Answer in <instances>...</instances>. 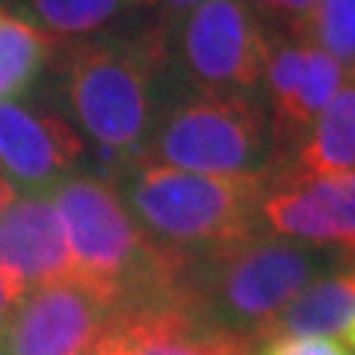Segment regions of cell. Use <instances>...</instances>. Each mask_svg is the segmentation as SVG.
Here are the masks:
<instances>
[{"label":"cell","mask_w":355,"mask_h":355,"mask_svg":"<svg viewBox=\"0 0 355 355\" xmlns=\"http://www.w3.org/2000/svg\"><path fill=\"white\" fill-rule=\"evenodd\" d=\"M349 263L335 249L258 231L210 252H169L163 302L258 343L299 293Z\"/></svg>","instance_id":"1"},{"label":"cell","mask_w":355,"mask_h":355,"mask_svg":"<svg viewBox=\"0 0 355 355\" xmlns=\"http://www.w3.org/2000/svg\"><path fill=\"white\" fill-rule=\"evenodd\" d=\"M60 77L71 119L104 154L113 175L146 157L154 121L169 98L160 21L128 36L104 33L74 42Z\"/></svg>","instance_id":"2"},{"label":"cell","mask_w":355,"mask_h":355,"mask_svg":"<svg viewBox=\"0 0 355 355\" xmlns=\"http://www.w3.org/2000/svg\"><path fill=\"white\" fill-rule=\"evenodd\" d=\"M119 196L154 246L210 252L258 231L266 178H222L137 160L113 175Z\"/></svg>","instance_id":"3"},{"label":"cell","mask_w":355,"mask_h":355,"mask_svg":"<svg viewBox=\"0 0 355 355\" xmlns=\"http://www.w3.org/2000/svg\"><path fill=\"white\" fill-rule=\"evenodd\" d=\"M74 261V282L107 296L116 311L157 293L160 246L142 234L113 178L74 172L48 190Z\"/></svg>","instance_id":"4"},{"label":"cell","mask_w":355,"mask_h":355,"mask_svg":"<svg viewBox=\"0 0 355 355\" xmlns=\"http://www.w3.org/2000/svg\"><path fill=\"white\" fill-rule=\"evenodd\" d=\"M142 160L198 175L266 178L275 148L263 92H169Z\"/></svg>","instance_id":"5"},{"label":"cell","mask_w":355,"mask_h":355,"mask_svg":"<svg viewBox=\"0 0 355 355\" xmlns=\"http://www.w3.org/2000/svg\"><path fill=\"white\" fill-rule=\"evenodd\" d=\"M169 92H258L270 57V27L246 0H202L160 18Z\"/></svg>","instance_id":"6"},{"label":"cell","mask_w":355,"mask_h":355,"mask_svg":"<svg viewBox=\"0 0 355 355\" xmlns=\"http://www.w3.org/2000/svg\"><path fill=\"white\" fill-rule=\"evenodd\" d=\"M113 314V302L83 282L33 287L0 326L6 355H89Z\"/></svg>","instance_id":"7"},{"label":"cell","mask_w":355,"mask_h":355,"mask_svg":"<svg viewBox=\"0 0 355 355\" xmlns=\"http://www.w3.org/2000/svg\"><path fill=\"white\" fill-rule=\"evenodd\" d=\"M261 222L272 234L335 249L355 263V172L266 181Z\"/></svg>","instance_id":"8"},{"label":"cell","mask_w":355,"mask_h":355,"mask_svg":"<svg viewBox=\"0 0 355 355\" xmlns=\"http://www.w3.org/2000/svg\"><path fill=\"white\" fill-rule=\"evenodd\" d=\"M83 154V137L62 113L18 98L0 101V172L15 190H51L74 175Z\"/></svg>","instance_id":"9"},{"label":"cell","mask_w":355,"mask_h":355,"mask_svg":"<svg viewBox=\"0 0 355 355\" xmlns=\"http://www.w3.org/2000/svg\"><path fill=\"white\" fill-rule=\"evenodd\" d=\"M0 266L33 287L74 282V261L48 190L18 196L0 214Z\"/></svg>","instance_id":"10"},{"label":"cell","mask_w":355,"mask_h":355,"mask_svg":"<svg viewBox=\"0 0 355 355\" xmlns=\"http://www.w3.org/2000/svg\"><path fill=\"white\" fill-rule=\"evenodd\" d=\"M110 331L128 355H254L252 340L166 302L116 311Z\"/></svg>","instance_id":"11"},{"label":"cell","mask_w":355,"mask_h":355,"mask_svg":"<svg viewBox=\"0 0 355 355\" xmlns=\"http://www.w3.org/2000/svg\"><path fill=\"white\" fill-rule=\"evenodd\" d=\"M355 172V80H343L338 95L311 125L305 139L291 151L266 181H302Z\"/></svg>","instance_id":"12"},{"label":"cell","mask_w":355,"mask_h":355,"mask_svg":"<svg viewBox=\"0 0 355 355\" xmlns=\"http://www.w3.org/2000/svg\"><path fill=\"white\" fill-rule=\"evenodd\" d=\"M355 323V263L326 275L299 293L279 317L272 320L266 338H331L343 335Z\"/></svg>","instance_id":"13"},{"label":"cell","mask_w":355,"mask_h":355,"mask_svg":"<svg viewBox=\"0 0 355 355\" xmlns=\"http://www.w3.org/2000/svg\"><path fill=\"white\" fill-rule=\"evenodd\" d=\"M53 48L57 42L27 18L0 12V101H15L36 83Z\"/></svg>","instance_id":"14"},{"label":"cell","mask_w":355,"mask_h":355,"mask_svg":"<svg viewBox=\"0 0 355 355\" xmlns=\"http://www.w3.org/2000/svg\"><path fill=\"white\" fill-rule=\"evenodd\" d=\"M30 15L27 21L48 33L53 42L95 39L137 6V0H18Z\"/></svg>","instance_id":"15"},{"label":"cell","mask_w":355,"mask_h":355,"mask_svg":"<svg viewBox=\"0 0 355 355\" xmlns=\"http://www.w3.org/2000/svg\"><path fill=\"white\" fill-rule=\"evenodd\" d=\"M308 42L343 69L355 65V0H320L308 21Z\"/></svg>","instance_id":"16"},{"label":"cell","mask_w":355,"mask_h":355,"mask_svg":"<svg viewBox=\"0 0 355 355\" xmlns=\"http://www.w3.org/2000/svg\"><path fill=\"white\" fill-rule=\"evenodd\" d=\"M270 30L308 39V21L320 0H246Z\"/></svg>","instance_id":"17"},{"label":"cell","mask_w":355,"mask_h":355,"mask_svg":"<svg viewBox=\"0 0 355 355\" xmlns=\"http://www.w3.org/2000/svg\"><path fill=\"white\" fill-rule=\"evenodd\" d=\"M254 355H352L335 338H293L272 335L254 343Z\"/></svg>","instance_id":"18"},{"label":"cell","mask_w":355,"mask_h":355,"mask_svg":"<svg viewBox=\"0 0 355 355\" xmlns=\"http://www.w3.org/2000/svg\"><path fill=\"white\" fill-rule=\"evenodd\" d=\"M24 293H27V287L0 266V326L6 323V317L12 314V308L24 299Z\"/></svg>","instance_id":"19"},{"label":"cell","mask_w":355,"mask_h":355,"mask_svg":"<svg viewBox=\"0 0 355 355\" xmlns=\"http://www.w3.org/2000/svg\"><path fill=\"white\" fill-rule=\"evenodd\" d=\"M142 6H151V9H160V15H178V12H187V9H193L196 3H202V0H137Z\"/></svg>","instance_id":"20"},{"label":"cell","mask_w":355,"mask_h":355,"mask_svg":"<svg viewBox=\"0 0 355 355\" xmlns=\"http://www.w3.org/2000/svg\"><path fill=\"white\" fill-rule=\"evenodd\" d=\"M89 355H128L125 349H121V343L116 340V335L110 331V326H107V331L101 335V340L95 343L92 349H89Z\"/></svg>","instance_id":"21"},{"label":"cell","mask_w":355,"mask_h":355,"mask_svg":"<svg viewBox=\"0 0 355 355\" xmlns=\"http://www.w3.org/2000/svg\"><path fill=\"white\" fill-rule=\"evenodd\" d=\"M15 198H18V190H15V184L9 181V178H6L3 172H0V214H3V210H6L9 205L15 202Z\"/></svg>","instance_id":"22"},{"label":"cell","mask_w":355,"mask_h":355,"mask_svg":"<svg viewBox=\"0 0 355 355\" xmlns=\"http://www.w3.org/2000/svg\"><path fill=\"white\" fill-rule=\"evenodd\" d=\"M343 338H347V343H349V347L355 349V323H352L347 331H343Z\"/></svg>","instance_id":"23"},{"label":"cell","mask_w":355,"mask_h":355,"mask_svg":"<svg viewBox=\"0 0 355 355\" xmlns=\"http://www.w3.org/2000/svg\"><path fill=\"white\" fill-rule=\"evenodd\" d=\"M0 355H6V347H3V331H0Z\"/></svg>","instance_id":"24"},{"label":"cell","mask_w":355,"mask_h":355,"mask_svg":"<svg viewBox=\"0 0 355 355\" xmlns=\"http://www.w3.org/2000/svg\"><path fill=\"white\" fill-rule=\"evenodd\" d=\"M352 80H355V65H352Z\"/></svg>","instance_id":"25"}]
</instances>
